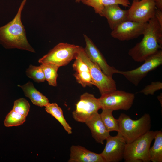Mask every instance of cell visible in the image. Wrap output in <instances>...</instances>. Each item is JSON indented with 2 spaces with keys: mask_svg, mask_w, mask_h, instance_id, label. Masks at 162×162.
I'll return each instance as SVG.
<instances>
[{
  "mask_svg": "<svg viewBox=\"0 0 162 162\" xmlns=\"http://www.w3.org/2000/svg\"><path fill=\"white\" fill-rule=\"evenodd\" d=\"M140 41L130 49L128 55L135 62H142L158 50L162 49V26L155 17L151 19Z\"/></svg>",
  "mask_w": 162,
  "mask_h": 162,
  "instance_id": "obj_1",
  "label": "cell"
},
{
  "mask_svg": "<svg viewBox=\"0 0 162 162\" xmlns=\"http://www.w3.org/2000/svg\"><path fill=\"white\" fill-rule=\"evenodd\" d=\"M27 0H23L14 19L0 27V44L7 49L17 48L35 52L27 39L21 14Z\"/></svg>",
  "mask_w": 162,
  "mask_h": 162,
  "instance_id": "obj_2",
  "label": "cell"
},
{
  "mask_svg": "<svg viewBox=\"0 0 162 162\" xmlns=\"http://www.w3.org/2000/svg\"><path fill=\"white\" fill-rule=\"evenodd\" d=\"M119 130L126 143H130L150 130L151 119L150 114L145 113L137 120L121 113L118 119Z\"/></svg>",
  "mask_w": 162,
  "mask_h": 162,
  "instance_id": "obj_3",
  "label": "cell"
},
{
  "mask_svg": "<svg viewBox=\"0 0 162 162\" xmlns=\"http://www.w3.org/2000/svg\"><path fill=\"white\" fill-rule=\"evenodd\" d=\"M156 132L150 130L133 142L126 143L123 158L125 162H150L149 150Z\"/></svg>",
  "mask_w": 162,
  "mask_h": 162,
  "instance_id": "obj_4",
  "label": "cell"
},
{
  "mask_svg": "<svg viewBox=\"0 0 162 162\" xmlns=\"http://www.w3.org/2000/svg\"><path fill=\"white\" fill-rule=\"evenodd\" d=\"M80 46L60 43L38 60L40 64L51 63L59 67L68 64L77 56Z\"/></svg>",
  "mask_w": 162,
  "mask_h": 162,
  "instance_id": "obj_5",
  "label": "cell"
},
{
  "mask_svg": "<svg viewBox=\"0 0 162 162\" xmlns=\"http://www.w3.org/2000/svg\"><path fill=\"white\" fill-rule=\"evenodd\" d=\"M78 56L88 67L93 85L98 88L101 95L117 89L116 82L112 77L105 74L98 65L91 61L81 46Z\"/></svg>",
  "mask_w": 162,
  "mask_h": 162,
  "instance_id": "obj_6",
  "label": "cell"
},
{
  "mask_svg": "<svg viewBox=\"0 0 162 162\" xmlns=\"http://www.w3.org/2000/svg\"><path fill=\"white\" fill-rule=\"evenodd\" d=\"M135 94L117 89L101 95L98 98L100 109L127 111L132 106Z\"/></svg>",
  "mask_w": 162,
  "mask_h": 162,
  "instance_id": "obj_7",
  "label": "cell"
},
{
  "mask_svg": "<svg viewBox=\"0 0 162 162\" xmlns=\"http://www.w3.org/2000/svg\"><path fill=\"white\" fill-rule=\"evenodd\" d=\"M144 62L143 64L136 69L127 71L117 70L116 73L123 75L132 84L135 86H137L149 72L162 64V49L158 50Z\"/></svg>",
  "mask_w": 162,
  "mask_h": 162,
  "instance_id": "obj_8",
  "label": "cell"
},
{
  "mask_svg": "<svg viewBox=\"0 0 162 162\" xmlns=\"http://www.w3.org/2000/svg\"><path fill=\"white\" fill-rule=\"evenodd\" d=\"M100 109L98 98L92 94L86 92L81 95L76 104L72 116L75 121L85 123L92 116L98 112Z\"/></svg>",
  "mask_w": 162,
  "mask_h": 162,
  "instance_id": "obj_9",
  "label": "cell"
},
{
  "mask_svg": "<svg viewBox=\"0 0 162 162\" xmlns=\"http://www.w3.org/2000/svg\"><path fill=\"white\" fill-rule=\"evenodd\" d=\"M156 9L154 0L133 1L128 10V20L147 23L154 16Z\"/></svg>",
  "mask_w": 162,
  "mask_h": 162,
  "instance_id": "obj_10",
  "label": "cell"
},
{
  "mask_svg": "<svg viewBox=\"0 0 162 162\" xmlns=\"http://www.w3.org/2000/svg\"><path fill=\"white\" fill-rule=\"evenodd\" d=\"M105 148L100 153L105 162H118L124 158L126 142L118 132L116 136L110 135L106 140Z\"/></svg>",
  "mask_w": 162,
  "mask_h": 162,
  "instance_id": "obj_11",
  "label": "cell"
},
{
  "mask_svg": "<svg viewBox=\"0 0 162 162\" xmlns=\"http://www.w3.org/2000/svg\"><path fill=\"white\" fill-rule=\"evenodd\" d=\"M147 23L127 20L112 30L111 35L113 38L120 41L133 39L143 34Z\"/></svg>",
  "mask_w": 162,
  "mask_h": 162,
  "instance_id": "obj_12",
  "label": "cell"
},
{
  "mask_svg": "<svg viewBox=\"0 0 162 162\" xmlns=\"http://www.w3.org/2000/svg\"><path fill=\"white\" fill-rule=\"evenodd\" d=\"M86 42L84 51L87 56L92 62L96 64L107 75L112 77L118 70L110 66L101 52L92 40L86 35L84 34Z\"/></svg>",
  "mask_w": 162,
  "mask_h": 162,
  "instance_id": "obj_13",
  "label": "cell"
},
{
  "mask_svg": "<svg viewBox=\"0 0 162 162\" xmlns=\"http://www.w3.org/2000/svg\"><path fill=\"white\" fill-rule=\"evenodd\" d=\"M100 15L106 19L110 28L112 30L128 20V10L121 9L118 4H112L106 7Z\"/></svg>",
  "mask_w": 162,
  "mask_h": 162,
  "instance_id": "obj_14",
  "label": "cell"
},
{
  "mask_svg": "<svg viewBox=\"0 0 162 162\" xmlns=\"http://www.w3.org/2000/svg\"><path fill=\"white\" fill-rule=\"evenodd\" d=\"M85 123L90 130L92 137L98 143L102 144L110 135L104 124L100 114L97 112L92 116Z\"/></svg>",
  "mask_w": 162,
  "mask_h": 162,
  "instance_id": "obj_15",
  "label": "cell"
},
{
  "mask_svg": "<svg viewBox=\"0 0 162 162\" xmlns=\"http://www.w3.org/2000/svg\"><path fill=\"white\" fill-rule=\"evenodd\" d=\"M69 162H105L100 154L92 152L79 145H72L70 148Z\"/></svg>",
  "mask_w": 162,
  "mask_h": 162,
  "instance_id": "obj_16",
  "label": "cell"
},
{
  "mask_svg": "<svg viewBox=\"0 0 162 162\" xmlns=\"http://www.w3.org/2000/svg\"><path fill=\"white\" fill-rule=\"evenodd\" d=\"M18 86L21 88L25 96L29 98L34 104L42 107L49 103L48 99L37 90L32 82H28L22 86Z\"/></svg>",
  "mask_w": 162,
  "mask_h": 162,
  "instance_id": "obj_17",
  "label": "cell"
},
{
  "mask_svg": "<svg viewBox=\"0 0 162 162\" xmlns=\"http://www.w3.org/2000/svg\"><path fill=\"white\" fill-rule=\"evenodd\" d=\"M81 2L85 5L92 7L95 12L100 15L106 6L114 4L129 7L131 5L129 0H82Z\"/></svg>",
  "mask_w": 162,
  "mask_h": 162,
  "instance_id": "obj_18",
  "label": "cell"
},
{
  "mask_svg": "<svg viewBox=\"0 0 162 162\" xmlns=\"http://www.w3.org/2000/svg\"><path fill=\"white\" fill-rule=\"evenodd\" d=\"M45 110L48 113L55 118L63 126L69 134L72 133V129L66 122L62 109L56 103H49L45 106Z\"/></svg>",
  "mask_w": 162,
  "mask_h": 162,
  "instance_id": "obj_19",
  "label": "cell"
},
{
  "mask_svg": "<svg viewBox=\"0 0 162 162\" xmlns=\"http://www.w3.org/2000/svg\"><path fill=\"white\" fill-rule=\"evenodd\" d=\"M153 146L150 148L149 154L150 161L162 162V132L157 130Z\"/></svg>",
  "mask_w": 162,
  "mask_h": 162,
  "instance_id": "obj_20",
  "label": "cell"
},
{
  "mask_svg": "<svg viewBox=\"0 0 162 162\" xmlns=\"http://www.w3.org/2000/svg\"><path fill=\"white\" fill-rule=\"evenodd\" d=\"M100 114L101 119L108 130L110 132L119 130L118 119L114 118L112 112L113 111L109 109H102Z\"/></svg>",
  "mask_w": 162,
  "mask_h": 162,
  "instance_id": "obj_21",
  "label": "cell"
},
{
  "mask_svg": "<svg viewBox=\"0 0 162 162\" xmlns=\"http://www.w3.org/2000/svg\"><path fill=\"white\" fill-rule=\"evenodd\" d=\"M45 78L49 84L51 86H57V79L58 76L57 71L59 66L51 63L41 64Z\"/></svg>",
  "mask_w": 162,
  "mask_h": 162,
  "instance_id": "obj_22",
  "label": "cell"
},
{
  "mask_svg": "<svg viewBox=\"0 0 162 162\" xmlns=\"http://www.w3.org/2000/svg\"><path fill=\"white\" fill-rule=\"evenodd\" d=\"M26 117L11 110L7 115L4 121L7 127L17 126L22 125L26 121Z\"/></svg>",
  "mask_w": 162,
  "mask_h": 162,
  "instance_id": "obj_23",
  "label": "cell"
},
{
  "mask_svg": "<svg viewBox=\"0 0 162 162\" xmlns=\"http://www.w3.org/2000/svg\"><path fill=\"white\" fill-rule=\"evenodd\" d=\"M27 76L34 81L38 82H44L45 80L43 69L40 66L30 65L26 71Z\"/></svg>",
  "mask_w": 162,
  "mask_h": 162,
  "instance_id": "obj_24",
  "label": "cell"
},
{
  "mask_svg": "<svg viewBox=\"0 0 162 162\" xmlns=\"http://www.w3.org/2000/svg\"><path fill=\"white\" fill-rule=\"evenodd\" d=\"M30 108L29 102L22 98L15 101L12 110L26 117L28 114Z\"/></svg>",
  "mask_w": 162,
  "mask_h": 162,
  "instance_id": "obj_25",
  "label": "cell"
},
{
  "mask_svg": "<svg viewBox=\"0 0 162 162\" xmlns=\"http://www.w3.org/2000/svg\"><path fill=\"white\" fill-rule=\"evenodd\" d=\"M74 76L77 82L84 87L93 85L92 78L90 72H76L74 74Z\"/></svg>",
  "mask_w": 162,
  "mask_h": 162,
  "instance_id": "obj_26",
  "label": "cell"
},
{
  "mask_svg": "<svg viewBox=\"0 0 162 162\" xmlns=\"http://www.w3.org/2000/svg\"><path fill=\"white\" fill-rule=\"evenodd\" d=\"M162 89V83L160 81L152 82L151 83L146 86L139 93H143L146 95H153L156 91Z\"/></svg>",
  "mask_w": 162,
  "mask_h": 162,
  "instance_id": "obj_27",
  "label": "cell"
},
{
  "mask_svg": "<svg viewBox=\"0 0 162 162\" xmlns=\"http://www.w3.org/2000/svg\"><path fill=\"white\" fill-rule=\"evenodd\" d=\"M73 64L74 69L76 72L86 71L90 72L87 65L78 56Z\"/></svg>",
  "mask_w": 162,
  "mask_h": 162,
  "instance_id": "obj_28",
  "label": "cell"
},
{
  "mask_svg": "<svg viewBox=\"0 0 162 162\" xmlns=\"http://www.w3.org/2000/svg\"><path fill=\"white\" fill-rule=\"evenodd\" d=\"M154 16L160 25L162 26V11L156 9Z\"/></svg>",
  "mask_w": 162,
  "mask_h": 162,
  "instance_id": "obj_29",
  "label": "cell"
},
{
  "mask_svg": "<svg viewBox=\"0 0 162 162\" xmlns=\"http://www.w3.org/2000/svg\"><path fill=\"white\" fill-rule=\"evenodd\" d=\"M157 9L162 11V0H154Z\"/></svg>",
  "mask_w": 162,
  "mask_h": 162,
  "instance_id": "obj_30",
  "label": "cell"
},
{
  "mask_svg": "<svg viewBox=\"0 0 162 162\" xmlns=\"http://www.w3.org/2000/svg\"><path fill=\"white\" fill-rule=\"evenodd\" d=\"M82 0H75V2L77 3H79L81 2Z\"/></svg>",
  "mask_w": 162,
  "mask_h": 162,
  "instance_id": "obj_31",
  "label": "cell"
},
{
  "mask_svg": "<svg viewBox=\"0 0 162 162\" xmlns=\"http://www.w3.org/2000/svg\"><path fill=\"white\" fill-rule=\"evenodd\" d=\"M140 0H133V1H139Z\"/></svg>",
  "mask_w": 162,
  "mask_h": 162,
  "instance_id": "obj_32",
  "label": "cell"
}]
</instances>
